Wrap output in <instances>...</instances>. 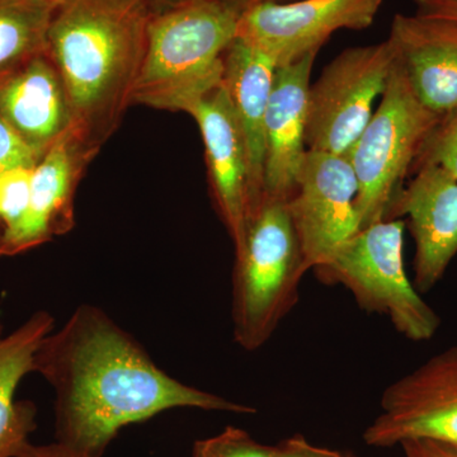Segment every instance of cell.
Instances as JSON below:
<instances>
[{
  "label": "cell",
  "instance_id": "603a6c76",
  "mask_svg": "<svg viewBox=\"0 0 457 457\" xmlns=\"http://www.w3.org/2000/svg\"><path fill=\"white\" fill-rule=\"evenodd\" d=\"M278 457H356L345 451L317 446L302 435L285 438L278 445Z\"/></svg>",
  "mask_w": 457,
  "mask_h": 457
},
{
  "label": "cell",
  "instance_id": "8fae6325",
  "mask_svg": "<svg viewBox=\"0 0 457 457\" xmlns=\"http://www.w3.org/2000/svg\"><path fill=\"white\" fill-rule=\"evenodd\" d=\"M404 186L389 220L407 215L414 239V286L431 290L457 254V180L441 168L423 164Z\"/></svg>",
  "mask_w": 457,
  "mask_h": 457
},
{
  "label": "cell",
  "instance_id": "8992f818",
  "mask_svg": "<svg viewBox=\"0 0 457 457\" xmlns=\"http://www.w3.org/2000/svg\"><path fill=\"white\" fill-rule=\"evenodd\" d=\"M440 119L418 101L395 59L380 104L348 155L359 183L361 228L389 220L404 180Z\"/></svg>",
  "mask_w": 457,
  "mask_h": 457
},
{
  "label": "cell",
  "instance_id": "d4e9b609",
  "mask_svg": "<svg viewBox=\"0 0 457 457\" xmlns=\"http://www.w3.org/2000/svg\"><path fill=\"white\" fill-rule=\"evenodd\" d=\"M417 14L457 23V0H413Z\"/></svg>",
  "mask_w": 457,
  "mask_h": 457
},
{
  "label": "cell",
  "instance_id": "7c38bea8",
  "mask_svg": "<svg viewBox=\"0 0 457 457\" xmlns=\"http://www.w3.org/2000/svg\"><path fill=\"white\" fill-rule=\"evenodd\" d=\"M188 113L203 135L219 215L237 248L245 239L249 213L248 156L224 84L204 96Z\"/></svg>",
  "mask_w": 457,
  "mask_h": 457
},
{
  "label": "cell",
  "instance_id": "ba28073f",
  "mask_svg": "<svg viewBox=\"0 0 457 457\" xmlns=\"http://www.w3.org/2000/svg\"><path fill=\"white\" fill-rule=\"evenodd\" d=\"M411 440L457 445V345L387 386L380 413L363 432L365 444L376 449Z\"/></svg>",
  "mask_w": 457,
  "mask_h": 457
},
{
  "label": "cell",
  "instance_id": "ac0fdd59",
  "mask_svg": "<svg viewBox=\"0 0 457 457\" xmlns=\"http://www.w3.org/2000/svg\"><path fill=\"white\" fill-rule=\"evenodd\" d=\"M78 154L68 130L36 165L29 212L17 237L16 255L50 242L73 225L74 162Z\"/></svg>",
  "mask_w": 457,
  "mask_h": 457
},
{
  "label": "cell",
  "instance_id": "484cf974",
  "mask_svg": "<svg viewBox=\"0 0 457 457\" xmlns=\"http://www.w3.org/2000/svg\"><path fill=\"white\" fill-rule=\"evenodd\" d=\"M17 457H92L75 450L62 442H54L49 445H33L31 442L25 445Z\"/></svg>",
  "mask_w": 457,
  "mask_h": 457
},
{
  "label": "cell",
  "instance_id": "30bf717a",
  "mask_svg": "<svg viewBox=\"0 0 457 457\" xmlns=\"http://www.w3.org/2000/svg\"><path fill=\"white\" fill-rule=\"evenodd\" d=\"M383 0H296L261 3L242 12L237 37L272 57L278 66L317 53L341 29L361 31L374 23Z\"/></svg>",
  "mask_w": 457,
  "mask_h": 457
},
{
  "label": "cell",
  "instance_id": "7402d4cb",
  "mask_svg": "<svg viewBox=\"0 0 457 457\" xmlns=\"http://www.w3.org/2000/svg\"><path fill=\"white\" fill-rule=\"evenodd\" d=\"M0 116V168L37 164L42 158Z\"/></svg>",
  "mask_w": 457,
  "mask_h": 457
},
{
  "label": "cell",
  "instance_id": "52a82bcc",
  "mask_svg": "<svg viewBox=\"0 0 457 457\" xmlns=\"http://www.w3.org/2000/svg\"><path fill=\"white\" fill-rule=\"evenodd\" d=\"M395 64L392 42L343 50L311 84L305 143L312 152L350 155L369 125Z\"/></svg>",
  "mask_w": 457,
  "mask_h": 457
},
{
  "label": "cell",
  "instance_id": "ffe728a7",
  "mask_svg": "<svg viewBox=\"0 0 457 457\" xmlns=\"http://www.w3.org/2000/svg\"><path fill=\"white\" fill-rule=\"evenodd\" d=\"M192 457H278V450L255 441L245 429L228 426L212 437L195 442Z\"/></svg>",
  "mask_w": 457,
  "mask_h": 457
},
{
  "label": "cell",
  "instance_id": "d6986e66",
  "mask_svg": "<svg viewBox=\"0 0 457 457\" xmlns=\"http://www.w3.org/2000/svg\"><path fill=\"white\" fill-rule=\"evenodd\" d=\"M59 0H0V79L47 53V33Z\"/></svg>",
  "mask_w": 457,
  "mask_h": 457
},
{
  "label": "cell",
  "instance_id": "3957f363",
  "mask_svg": "<svg viewBox=\"0 0 457 457\" xmlns=\"http://www.w3.org/2000/svg\"><path fill=\"white\" fill-rule=\"evenodd\" d=\"M242 12L228 0H182L150 18L132 102L189 112L221 86L224 57Z\"/></svg>",
  "mask_w": 457,
  "mask_h": 457
},
{
  "label": "cell",
  "instance_id": "6da1fadb",
  "mask_svg": "<svg viewBox=\"0 0 457 457\" xmlns=\"http://www.w3.org/2000/svg\"><path fill=\"white\" fill-rule=\"evenodd\" d=\"M55 392L56 441L101 457L123 427L177 408L255 409L180 383L101 308L83 303L45 337L33 361Z\"/></svg>",
  "mask_w": 457,
  "mask_h": 457
},
{
  "label": "cell",
  "instance_id": "9a60e30c",
  "mask_svg": "<svg viewBox=\"0 0 457 457\" xmlns=\"http://www.w3.org/2000/svg\"><path fill=\"white\" fill-rule=\"evenodd\" d=\"M0 116L40 154L69 130L64 84L49 54L33 57L0 79Z\"/></svg>",
  "mask_w": 457,
  "mask_h": 457
},
{
  "label": "cell",
  "instance_id": "e0dca14e",
  "mask_svg": "<svg viewBox=\"0 0 457 457\" xmlns=\"http://www.w3.org/2000/svg\"><path fill=\"white\" fill-rule=\"evenodd\" d=\"M55 329L50 312H36L13 332L0 320V457H17L36 428L33 403L17 402L21 381L33 372L35 354L45 337Z\"/></svg>",
  "mask_w": 457,
  "mask_h": 457
},
{
  "label": "cell",
  "instance_id": "4316f807",
  "mask_svg": "<svg viewBox=\"0 0 457 457\" xmlns=\"http://www.w3.org/2000/svg\"><path fill=\"white\" fill-rule=\"evenodd\" d=\"M240 12L245 11L252 5L261 4V3H288L296 2V0H230Z\"/></svg>",
  "mask_w": 457,
  "mask_h": 457
},
{
  "label": "cell",
  "instance_id": "7a4b0ae2",
  "mask_svg": "<svg viewBox=\"0 0 457 457\" xmlns=\"http://www.w3.org/2000/svg\"><path fill=\"white\" fill-rule=\"evenodd\" d=\"M150 18L146 0H59L47 54L64 84L79 154L101 145L131 104Z\"/></svg>",
  "mask_w": 457,
  "mask_h": 457
},
{
  "label": "cell",
  "instance_id": "9c48e42d",
  "mask_svg": "<svg viewBox=\"0 0 457 457\" xmlns=\"http://www.w3.org/2000/svg\"><path fill=\"white\" fill-rule=\"evenodd\" d=\"M357 197L348 156L308 150L287 207L309 270L327 263L361 230Z\"/></svg>",
  "mask_w": 457,
  "mask_h": 457
},
{
  "label": "cell",
  "instance_id": "4fadbf2b",
  "mask_svg": "<svg viewBox=\"0 0 457 457\" xmlns=\"http://www.w3.org/2000/svg\"><path fill=\"white\" fill-rule=\"evenodd\" d=\"M418 101L437 116L457 107V23L395 14L389 38Z\"/></svg>",
  "mask_w": 457,
  "mask_h": 457
},
{
  "label": "cell",
  "instance_id": "5bb4252c",
  "mask_svg": "<svg viewBox=\"0 0 457 457\" xmlns=\"http://www.w3.org/2000/svg\"><path fill=\"white\" fill-rule=\"evenodd\" d=\"M317 53L278 66L266 112L263 197L288 201L308 153L306 111Z\"/></svg>",
  "mask_w": 457,
  "mask_h": 457
},
{
  "label": "cell",
  "instance_id": "44dd1931",
  "mask_svg": "<svg viewBox=\"0 0 457 457\" xmlns=\"http://www.w3.org/2000/svg\"><path fill=\"white\" fill-rule=\"evenodd\" d=\"M423 164L436 165L457 180V107L444 114L428 135L413 170Z\"/></svg>",
  "mask_w": 457,
  "mask_h": 457
},
{
  "label": "cell",
  "instance_id": "5b68a950",
  "mask_svg": "<svg viewBox=\"0 0 457 457\" xmlns=\"http://www.w3.org/2000/svg\"><path fill=\"white\" fill-rule=\"evenodd\" d=\"M405 224L398 219L361 228L327 263L314 269L326 285L347 288L361 309L390 319L405 338H433L441 319L409 279L403 258Z\"/></svg>",
  "mask_w": 457,
  "mask_h": 457
},
{
  "label": "cell",
  "instance_id": "277c9868",
  "mask_svg": "<svg viewBox=\"0 0 457 457\" xmlns=\"http://www.w3.org/2000/svg\"><path fill=\"white\" fill-rule=\"evenodd\" d=\"M308 270L287 201L264 196L236 248L231 320L237 345L253 352L270 341L296 305Z\"/></svg>",
  "mask_w": 457,
  "mask_h": 457
},
{
  "label": "cell",
  "instance_id": "cb8c5ba5",
  "mask_svg": "<svg viewBox=\"0 0 457 457\" xmlns=\"http://www.w3.org/2000/svg\"><path fill=\"white\" fill-rule=\"evenodd\" d=\"M403 457H457V445L435 440H411L400 445Z\"/></svg>",
  "mask_w": 457,
  "mask_h": 457
},
{
  "label": "cell",
  "instance_id": "2e32d148",
  "mask_svg": "<svg viewBox=\"0 0 457 457\" xmlns=\"http://www.w3.org/2000/svg\"><path fill=\"white\" fill-rule=\"evenodd\" d=\"M276 68L272 57L239 37L225 53L222 84L236 110L248 156V216L263 198L266 112Z\"/></svg>",
  "mask_w": 457,
  "mask_h": 457
}]
</instances>
